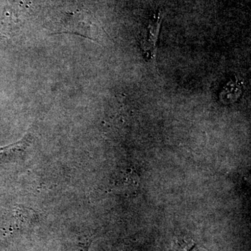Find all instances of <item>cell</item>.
Returning a JSON list of instances; mask_svg holds the SVG:
<instances>
[{
    "instance_id": "1",
    "label": "cell",
    "mask_w": 251,
    "mask_h": 251,
    "mask_svg": "<svg viewBox=\"0 0 251 251\" xmlns=\"http://www.w3.org/2000/svg\"><path fill=\"white\" fill-rule=\"evenodd\" d=\"M163 16L158 11L149 21L145 37L142 39V49L147 61L154 62L157 52V43L161 30Z\"/></svg>"
},
{
    "instance_id": "2",
    "label": "cell",
    "mask_w": 251,
    "mask_h": 251,
    "mask_svg": "<svg viewBox=\"0 0 251 251\" xmlns=\"http://www.w3.org/2000/svg\"><path fill=\"white\" fill-rule=\"evenodd\" d=\"M31 141V135L27 134L22 140L0 148V165L13 161L21 156Z\"/></svg>"
}]
</instances>
